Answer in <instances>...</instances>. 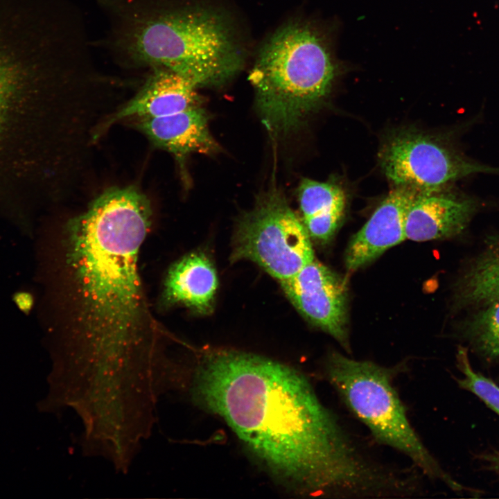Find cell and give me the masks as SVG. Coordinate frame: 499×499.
I'll use <instances>...</instances> for the list:
<instances>
[{"label": "cell", "mask_w": 499, "mask_h": 499, "mask_svg": "<svg viewBox=\"0 0 499 499\" xmlns=\"http://www.w3.org/2000/svg\"><path fill=\"white\" fill-rule=\"evenodd\" d=\"M152 215L139 189L114 186L64 226L55 266L59 372L73 382L119 388L164 357L137 266Z\"/></svg>", "instance_id": "1"}, {"label": "cell", "mask_w": 499, "mask_h": 499, "mask_svg": "<svg viewBox=\"0 0 499 499\" xmlns=\"http://www.w3.org/2000/svg\"><path fill=\"white\" fill-rule=\"evenodd\" d=\"M193 377L200 404L299 493L384 499L394 491V466L363 448L295 369L252 353L220 350L206 354Z\"/></svg>", "instance_id": "2"}, {"label": "cell", "mask_w": 499, "mask_h": 499, "mask_svg": "<svg viewBox=\"0 0 499 499\" xmlns=\"http://www.w3.org/2000/svg\"><path fill=\"white\" fill-rule=\"evenodd\" d=\"M107 22L104 45L123 68L170 67L198 87L226 82L243 53L227 17L180 0H97Z\"/></svg>", "instance_id": "3"}, {"label": "cell", "mask_w": 499, "mask_h": 499, "mask_svg": "<svg viewBox=\"0 0 499 499\" xmlns=\"http://www.w3.org/2000/svg\"><path fill=\"white\" fill-rule=\"evenodd\" d=\"M339 67L328 38L305 22L279 28L262 46L250 75L261 117L272 133H286L329 94Z\"/></svg>", "instance_id": "4"}, {"label": "cell", "mask_w": 499, "mask_h": 499, "mask_svg": "<svg viewBox=\"0 0 499 499\" xmlns=\"http://www.w3.org/2000/svg\"><path fill=\"white\" fill-rule=\"evenodd\" d=\"M406 365H380L332 351L324 365L327 381L350 412L369 430L376 442L406 456L423 475L462 489L441 467L412 426L394 385Z\"/></svg>", "instance_id": "5"}, {"label": "cell", "mask_w": 499, "mask_h": 499, "mask_svg": "<svg viewBox=\"0 0 499 499\" xmlns=\"http://www.w3.org/2000/svg\"><path fill=\"white\" fill-rule=\"evenodd\" d=\"M60 60L59 42L40 17L0 3V132L10 105L27 94L48 90Z\"/></svg>", "instance_id": "6"}, {"label": "cell", "mask_w": 499, "mask_h": 499, "mask_svg": "<svg viewBox=\"0 0 499 499\" xmlns=\"http://www.w3.org/2000/svg\"><path fill=\"white\" fill-rule=\"evenodd\" d=\"M232 259L249 260L279 283L315 259L310 238L287 200L277 189L259 199L235 234Z\"/></svg>", "instance_id": "7"}, {"label": "cell", "mask_w": 499, "mask_h": 499, "mask_svg": "<svg viewBox=\"0 0 499 499\" xmlns=\"http://www.w3.org/2000/svg\"><path fill=\"white\" fill-rule=\"evenodd\" d=\"M379 159L394 185L418 192H437L450 182L475 173H499V168L471 161L432 137L410 129L389 137Z\"/></svg>", "instance_id": "8"}, {"label": "cell", "mask_w": 499, "mask_h": 499, "mask_svg": "<svg viewBox=\"0 0 499 499\" xmlns=\"http://www.w3.org/2000/svg\"><path fill=\"white\" fill-rule=\"evenodd\" d=\"M300 314L350 352L345 280L315 259L280 283Z\"/></svg>", "instance_id": "9"}, {"label": "cell", "mask_w": 499, "mask_h": 499, "mask_svg": "<svg viewBox=\"0 0 499 499\" xmlns=\"http://www.w3.org/2000/svg\"><path fill=\"white\" fill-rule=\"evenodd\" d=\"M418 191L397 186L377 207L363 227L352 237L344 254L349 272L374 261L405 238L408 209Z\"/></svg>", "instance_id": "10"}, {"label": "cell", "mask_w": 499, "mask_h": 499, "mask_svg": "<svg viewBox=\"0 0 499 499\" xmlns=\"http://www.w3.org/2000/svg\"><path fill=\"white\" fill-rule=\"evenodd\" d=\"M148 72L132 98L106 119L100 133L128 117L162 116L200 105L199 87L184 75L165 66L154 67Z\"/></svg>", "instance_id": "11"}, {"label": "cell", "mask_w": 499, "mask_h": 499, "mask_svg": "<svg viewBox=\"0 0 499 499\" xmlns=\"http://www.w3.org/2000/svg\"><path fill=\"white\" fill-rule=\"evenodd\" d=\"M136 119L139 130L155 147L173 155L181 167L192 153L211 154L218 149L200 105L162 116Z\"/></svg>", "instance_id": "12"}, {"label": "cell", "mask_w": 499, "mask_h": 499, "mask_svg": "<svg viewBox=\"0 0 499 499\" xmlns=\"http://www.w3.org/2000/svg\"><path fill=\"white\" fill-rule=\"evenodd\" d=\"M435 192H418L406 214L405 238L414 241L444 239L459 234L476 211L472 200Z\"/></svg>", "instance_id": "13"}, {"label": "cell", "mask_w": 499, "mask_h": 499, "mask_svg": "<svg viewBox=\"0 0 499 499\" xmlns=\"http://www.w3.org/2000/svg\"><path fill=\"white\" fill-rule=\"evenodd\" d=\"M218 288L216 270L202 253L184 256L169 269L162 295L165 305H182L199 313L211 310Z\"/></svg>", "instance_id": "14"}, {"label": "cell", "mask_w": 499, "mask_h": 499, "mask_svg": "<svg viewBox=\"0 0 499 499\" xmlns=\"http://www.w3.org/2000/svg\"><path fill=\"white\" fill-rule=\"evenodd\" d=\"M301 221L310 238L330 240L344 215L346 198L337 184L303 179L297 191Z\"/></svg>", "instance_id": "15"}, {"label": "cell", "mask_w": 499, "mask_h": 499, "mask_svg": "<svg viewBox=\"0 0 499 499\" xmlns=\"http://www.w3.org/2000/svg\"><path fill=\"white\" fill-rule=\"evenodd\" d=\"M499 292V238H495L457 282L455 305L473 306Z\"/></svg>", "instance_id": "16"}, {"label": "cell", "mask_w": 499, "mask_h": 499, "mask_svg": "<svg viewBox=\"0 0 499 499\" xmlns=\"http://www.w3.org/2000/svg\"><path fill=\"white\" fill-rule=\"evenodd\" d=\"M472 306L478 310L466 321L464 333L482 356L499 360V292Z\"/></svg>", "instance_id": "17"}, {"label": "cell", "mask_w": 499, "mask_h": 499, "mask_svg": "<svg viewBox=\"0 0 499 499\" xmlns=\"http://www.w3.org/2000/svg\"><path fill=\"white\" fill-rule=\"evenodd\" d=\"M457 367L462 374V378L457 379L459 387L476 395L499 415V386L473 369L466 349L462 347L459 348L457 353Z\"/></svg>", "instance_id": "18"}, {"label": "cell", "mask_w": 499, "mask_h": 499, "mask_svg": "<svg viewBox=\"0 0 499 499\" xmlns=\"http://www.w3.org/2000/svg\"><path fill=\"white\" fill-rule=\"evenodd\" d=\"M13 301L19 310L25 314H28L35 304V298L33 294L25 290L17 292L13 296Z\"/></svg>", "instance_id": "19"}, {"label": "cell", "mask_w": 499, "mask_h": 499, "mask_svg": "<svg viewBox=\"0 0 499 499\" xmlns=\"http://www.w3.org/2000/svg\"><path fill=\"white\" fill-rule=\"evenodd\" d=\"M481 459H483L488 470L499 475V450H494L492 452L484 454L481 455Z\"/></svg>", "instance_id": "20"}]
</instances>
